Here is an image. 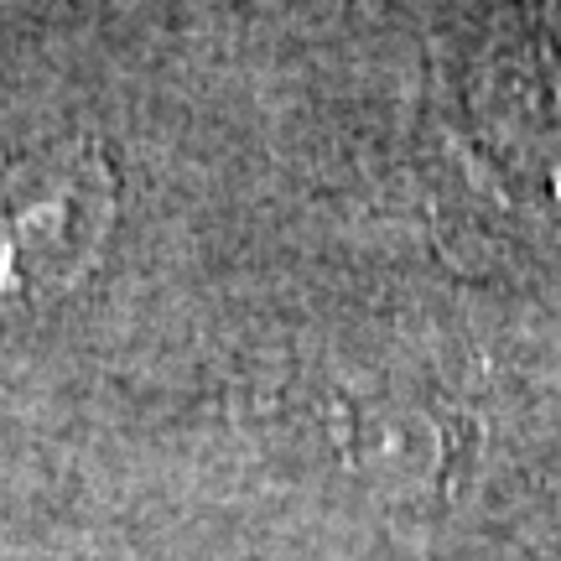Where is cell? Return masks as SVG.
Returning <instances> with one entry per match:
<instances>
[{"label": "cell", "mask_w": 561, "mask_h": 561, "mask_svg": "<svg viewBox=\"0 0 561 561\" xmlns=\"http://www.w3.org/2000/svg\"><path fill=\"white\" fill-rule=\"evenodd\" d=\"M110 219L115 172L89 140L0 167V318L79 280Z\"/></svg>", "instance_id": "obj_1"}]
</instances>
